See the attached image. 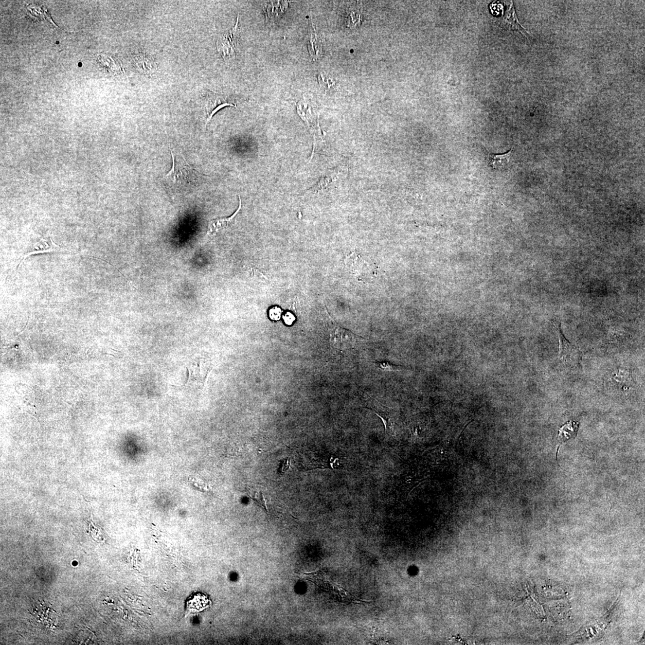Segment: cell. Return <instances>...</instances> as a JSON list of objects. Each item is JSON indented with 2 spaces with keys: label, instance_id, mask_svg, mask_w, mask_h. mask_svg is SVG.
<instances>
[{
  "label": "cell",
  "instance_id": "cell-22",
  "mask_svg": "<svg viewBox=\"0 0 645 645\" xmlns=\"http://www.w3.org/2000/svg\"><path fill=\"white\" fill-rule=\"evenodd\" d=\"M283 320L285 324L288 325H291L294 322L295 318L292 313L288 312L284 315Z\"/></svg>",
  "mask_w": 645,
  "mask_h": 645
},
{
  "label": "cell",
  "instance_id": "cell-7",
  "mask_svg": "<svg viewBox=\"0 0 645 645\" xmlns=\"http://www.w3.org/2000/svg\"><path fill=\"white\" fill-rule=\"evenodd\" d=\"M209 369V365L202 359H194L188 367V383L194 385L204 384Z\"/></svg>",
  "mask_w": 645,
  "mask_h": 645
},
{
  "label": "cell",
  "instance_id": "cell-10",
  "mask_svg": "<svg viewBox=\"0 0 645 645\" xmlns=\"http://www.w3.org/2000/svg\"><path fill=\"white\" fill-rule=\"evenodd\" d=\"M308 45L311 58L317 60L321 55L322 42L313 24L308 35Z\"/></svg>",
  "mask_w": 645,
  "mask_h": 645
},
{
  "label": "cell",
  "instance_id": "cell-19",
  "mask_svg": "<svg viewBox=\"0 0 645 645\" xmlns=\"http://www.w3.org/2000/svg\"><path fill=\"white\" fill-rule=\"evenodd\" d=\"M245 493L247 496H249V497L252 499H254L255 501H257L259 504V505L264 507L265 509L268 511L266 500L264 498V495H263L262 493H259L258 492H254V493H252L248 491Z\"/></svg>",
  "mask_w": 645,
  "mask_h": 645
},
{
  "label": "cell",
  "instance_id": "cell-1",
  "mask_svg": "<svg viewBox=\"0 0 645 645\" xmlns=\"http://www.w3.org/2000/svg\"><path fill=\"white\" fill-rule=\"evenodd\" d=\"M172 168L164 177L165 183L175 191H184L194 187L199 173L192 168L183 156L177 157L171 150Z\"/></svg>",
  "mask_w": 645,
  "mask_h": 645
},
{
  "label": "cell",
  "instance_id": "cell-12",
  "mask_svg": "<svg viewBox=\"0 0 645 645\" xmlns=\"http://www.w3.org/2000/svg\"><path fill=\"white\" fill-rule=\"evenodd\" d=\"M504 21L508 27L520 32L521 34L526 37L529 35L528 32L522 27L518 20L513 3H511L509 9L507 11L504 15Z\"/></svg>",
  "mask_w": 645,
  "mask_h": 645
},
{
  "label": "cell",
  "instance_id": "cell-4",
  "mask_svg": "<svg viewBox=\"0 0 645 645\" xmlns=\"http://www.w3.org/2000/svg\"><path fill=\"white\" fill-rule=\"evenodd\" d=\"M559 339L560 360L567 366L576 367L580 364L581 353L579 348L574 346L565 338L561 329V322L558 321H551Z\"/></svg>",
  "mask_w": 645,
  "mask_h": 645
},
{
  "label": "cell",
  "instance_id": "cell-8",
  "mask_svg": "<svg viewBox=\"0 0 645 645\" xmlns=\"http://www.w3.org/2000/svg\"><path fill=\"white\" fill-rule=\"evenodd\" d=\"M65 250L66 249H64V247H62L58 245V244L55 243L52 240H51V238H49H49L46 239H43L41 240L40 242L36 243L34 246L32 247L31 250L26 252V253L22 256L20 262H19L17 266L22 261L24 260L26 258L29 257V256L43 253H50V252H61Z\"/></svg>",
  "mask_w": 645,
  "mask_h": 645
},
{
  "label": "cell",
  "instance_id": "cell-16",
  "mask_svg": "<svg viewBox=\"0 0 645 645\" xmlns=\"http://www.w3.org/2000/svg\"><path fill=\"white\" fill-rule=\"evenodd\" d=\"M135 59L136 64L138 65L139 68L142 69V71L148 73L153 71L154 68L153 63L146 56L139 55L136 57Z\"/></svg>",
  "mask_w": 645,
  "mask_h": 645
},
{
  "label": "cell",
  "instance_id": "cell-15",
  "mask_svg": "<svg viewBox=\"0 0 645 645\" xmlns=\"http://www.w3.org/2000/svg\"><path fill=\"white\" fill-rule=\"evenodd\" d=\"M578 425L576 422H569L560 430L559 437L561 440H566L576 436Z\"/></svg>",
  "mask_w": 645,
  "mask_h": 645
},
{
  "label": "cell",
  "instance_id": "cell-2",
  "mask_svg": "<svg viewBox=\"0 0 645 645\" xmlns=\"http://www.w3.org/2000/svg\"><path fill=\"white\" fill-rule=\"evenodd\" d=\"M329 322V342L331 346L339 351H344L353 348L359 341L364 340L362 337L355 334L349 329H345L337 324L331 317Z\"/></svg>",
  "mask_w": 645,
  "mask_h": 645
},
{
  "label": "cell",
  "instance_id": "cell-6",
  "mask_svg": "<svg viewBox=\"0 0 645 645\" xmlns=\"http://www.w3.org/2000/svg\"><path fill=\"white\" fill-rule=\"evenodd\" d=\"M205 111L206 114V125L219 110L225 106L236 107L235 99L225 95L217 94L214 92H209L205 99Z\"/></svg>",
  "mask_w": 645,
  "mask_h": 645
},
{
  "label": "cell",
  "instance_id": "cell-11",
  "mask_svg": "<svg viewBox=\"0 0 645 645\" xmlns=\"http://www.w3.org/2000/svg\"><path fill=\"white\" fill-rule=\"evenodd\" d=\"M513 149L506 154H495L488 153L487 156L488 164L494 170H502L509 164Z\"/></svg>",
  "mask_w": 645,
  "mask_h": 645
},
{
  "label": "cell",
  "instance_id": "cell-9",
  "mask_svg": "<svg viewBox=\"0 0 645 645\" xmlns=\"http://www.w3.org/2000/svg\"><path fill=\"white\" fill-rule=\"evenodd\" d=\"M239 207L236 212L231 215V217L224 218H219L211 221L207 227V234L210 236H214L217 235L218 232L228 229L234 223L235 218L237 217L242 207V201L239 196Z\"/></svg>",
  "mask_w": 645,
  "mask_h": 645
},
{
  "label": "cell",
  "instance_id": "cell-3",
  "mask_svg": "<svg viewBox=\"0 0 645 645\" xmlns=\"http://www.w3.org/2000/svg\"><path fill=\"white\" fill-rule=\"evenodd\" d=\"M240 31L239 14L237 16L235 27L230 30L219 36L217 47L219 53L226 62L233 60L236 57L240 44Z\"/></svg>",
  "mask_w": 645,
  "mask_h": 645
},
{
  "label": "cell",
  "instance_id": "cell-13",
  "mask_svg": "<svg viewBox=\"0 0 645 645\" xmlns=\"http://www.w3.org/2000/svg\"><path fill=\"white\" fill-rule=\"evenodd\" d=\"M98 59L100 64H101L103 67L105 68L107 71L113 73H117L122 72V68L120 64H118L117 61L114 60L111 57L105 55H100L98 56Z\"/></svg>",
  "mask_w": 645,
  "mask_h": 645
},
{
  "label": "cell",
  "instance_id": "cell-23",
  "mask_svg": "<svg viewBox=\"0 0 645 645\" xmlns=\"http://www.w3.org/2000/svg\"><path fill=\"white\" fill-rule=\"evenodd\" d=\"M73 566H76L78 565V563H77L76 561H75V562H73Z\"/></svg>",
  "mask_w": 645,
  "mask_h": 645
},
{
  "label": "cell",
  "instance_id": "cell-5",
  "mask_svg": "<svg viewBox=\"0 0 645 645\" xmlns=\"http://www.w3.org/2000/svg\"><path fill=\"white\" fill-rule=\"evenodd\" d=\"M31 616L32 623L40 628L51 629L57 624V613L47 602L37 604L31 612Z\"/></svg>",
  "mask_w": 645,
  "mask_h": 645
},
{
  "label": "cell",
  "instance_id": "cell-17",
  "mask_svg": "<svg viewBox=\"0 0 645 645\" xmlns=\"http://www.w3.org/2000/svg\"><path fill=\"white\" fill-rule=\"evenodd\" d=\"M347 16L348 27H355V26L358 25L361 22V13L358 10L348 9Z\"/></svg>",
  "mask_w": 645,
  "mask_h": 645
},
{
  "label": "cell",
  "instance_id": "cell-21",
  "mask_svg": "<svg viewBox=\"0 0 645 645\" xmlns=\"http://www.w3.org/2000/svg\"><path fill=\"white\" fill-rule=\"evenodd\" d=\"M289 467H290V459H284V460L281 463L279 469L280 474H284L286 473Z\"/></svg>",
  "mask_w": 645,
  "mask_h": 645
},
{
  "label": "cell",
  "instance_id": "cell-20",
  "mask_svg": "<svg viewBox=\"0 0 645 645\" xmlns=\"http://www.w3.org/2000/svg\"><path fill=\"white\" fill-rule=\"evenodd\" d=\"M282 311L279 307H273L270 310V317L273 320H279Z\"/></svg>",
  "mask_w": 645,
  "mask_h": 645
},
{
  "label": "cell",
  "instance_id": "cell-14",
  "mask_svg": "<svg viewBox=\"0 0 645 645\" xmlns=\"http://www.w3.org/2000/svg\"><path fill=\"white\" fill-rule=\"evenodd\" d=\"M371 409L375 412L378 416L381 418L384 422L385 427V431L391 435H395V419L392 417V415L390 413L382 412L380 410Z\"/></svg>",
  "mask_w": 645,
  "mask_h": 645
},
{
  "label": "cell",
  "instance_id": "cell-18",
  "mask_svg": "<svg viewBox=\"0 0 645 645\" xmlns=\"http://www.w3.org/2000/svg\"><path fill=\"white\" fill-rule=\"evenodd\" d=\"M373 363L380 370L385 372L399 371V370H401L403 368L402 366L392 364V363L388 362H374Z\"/></svg>",
  "mask_w": 645,
  "mask_h": 645
}]
</instances>
